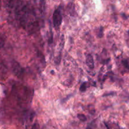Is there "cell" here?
I'll list each match as a JSON object with an SVG mask.
<instances>
[{
	"instance_id": "cell-1",
	"label": "cell",
	"mask_w": 129,
	"mask_h": 129,
	"mask_svg": "<svg viewBox=\"0 0 129 129\" xmlns=\"http://www.w3.org/2000/svg\"><path fill=\"white\" fill-rule=\"evenodd\" d=\"M62 21V16L59 8L56 9L53 13V23L54 26L58 28L60 26Z\"/></svg>"
},
{
	"instance_id": "cell-2",
	"label": "cell",
	"mask_w": 129,
	"mask_h": 129,
	"mask_svg": "<svg viewBox=\"0 0 129 129\" xmlns=\"http://www.w3.org/2000/svg\"><path fill=\"white\" fill-rule=\"evenodd\" d=\"M85 60L86 64H87V66H88L90 69H93L94 68V59L92 55H91V54H88V55L86 56Z\"/></svg>"
},
{
	"instance_id": "cell-3",
	"label": "cell",
	"mask_w": 129,
	"mask_h": 129,
	"mask_svg": "<svg viewBox=\"0 0 129 129\" xmlns=\"http://www.w3.org/2000/svg\"><path fill=\"white\" fill-rule=\"evenodd\" d=\"M13 70V72L15 73V74L16 75H20L22 74V69L21 67L18 64L17 62H14V64L12 66Z\"/></svg>"
},
{
	"instance_id": "cell-4",
	"label": "cell",
	"mask_w": 129,
	"mask_h": 129,
	"mask_svg": "<svg viewBox=\"0 0 129 129\" xmlns=\"http://www.w3.org/2000/svg\"><path fill=\"white\" fill-rule=\"evenodd\" d=\"M122 63L123 64L124 66H125L126 69L129 70V58L126 59H123V60H122Z\"/></svg>"
},
{
	"instance_id": "cell-5",
	"label": "cell",
	"mask_w": 129,
	"mask_h": 129,
	"mask_svg": "<svg viewBox=\"0 0 129 129\" xmlns=\"http://www.w3.org/2000/svg\"><path fill=\"white\" fill-rule=\"evenodd\" d=\"M77 117L79 120H80L82 122H85L87 120V118H86L85 116L83 114H78L77 115Z\"/></svg>"
},
{
	"instance_id": "cell-6",
	"label": "cell",
	"mask_w": 129,
	"mask_h": 129,
	"mask_svg": "<svg viewBox=\"0 0 129 129\" xmlns=\"http://www.w3.org/2000/svg\"><path fill=\"white\" fill-rule=\"evenodd\" d=\"M86 89V83H83V84L81 85L80 88V91L81 92H83L85 91Z\"/></svg>"
},
{
	"instance_id": "cell-7",
	"label": "cell",
	"mask_w": 129,
	"mask_h": 129,
	"mask_svg": "<svg viewBox=\"0 0 129 129\" xmlns=\"http://www.w3.org/2000/svg\"><path fill=\"white\" fill-rule=\"evenodd\" d=\"M128 35H129V31H128Z\"/></svg>"
}]
</instances>
